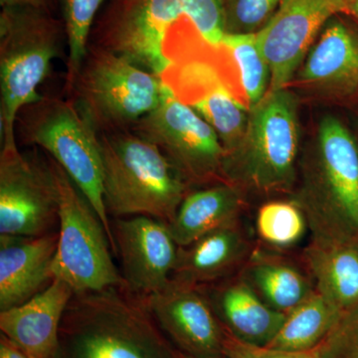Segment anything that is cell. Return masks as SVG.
<instances>
[{
    "mask_svg": "<svg viewBox=\"0 0 358 358\" xmlns=\"http://www.w3.org/2000/svg\"><path fill=\"white\" fill-rule=\"evenodd\" d=\"M162 78L128 58L89 45L68 96L96 134L128 131L159 105Z\"/></svg>",
    "mask_w": 358,
    "mask_h": 358,
    "instance_id": "cell-7",
    "label": "cell"
},
{
    "mask_svg": "<svg viewBox=\"0 0 358 358\" xmlns=\"http://www.w3.org/2000/svg\"><path fill=\"white\" fill-rule=\"evenodd\" d=\"M320 348L326 358H358V307L343 315Z\"/></svg>",
    "mask_w": 358,
    "mask_h": 358,
    "instance_id": "cell-28",
    "label": "cell"
},
{
    "mask_svg": "<svg viewBox=\"0 0 358 358\" xmlns=\"http://www.w3.org/2000/svg\"><path fill=\"white\" fill-rule=\"evenodd\" d=\"M257 245L239 274L268 306L288 313L315 292L305 266Z\"/></svg>",
    "mask_w": 358,
    "mask_h": 358,
    "instance_id": "cell-21",
    "label": "cell"
},
{
    "mask_svg": "<svg viewBox=\"0 0 358 358\" xmlns=\"http://www.w3.org/2000/svg\"><path fill=\"white\" fill-rule=\"evenodd\" d=\"M98 138L108 215L148 216L169 225L190 189L173 164L157 145L131 129Z\"/></svg>",
    "mask_w": 358,
    "mask_h": 358,
    "instance_id": "cell-5",
    "label": "cell"
},
{
    "mask_svg": "<svg viewBox=\"0 0 358 358\" xmlns=\"http://www.w3.org/2000/svg\"><path fill=\"white\" fill-rule=\"evenodd\" d=\"M131 131L157 145L189 188L225 182V150L218 134L166 84L159 105Z\"/></svg>",
    "mask_w": 358,
    "mask_h": 358,
    "instance_id": "cell-10",
    "label": "cell"
},
{
    "mask_svg": "<svg viewBox=\"0 0 358 358\" xmlns=\"http://www.w3.org/2000/svg\"><path fill=\"white\" fill-rule=\"evenodd\" d=\"M0 13V131L1 145H15L21 110L37 102V89L67 44L63 20L29 6L1 7Z\"/></svg>",
    "mask_w": 358,
    "mask_h": 358,
    "instance_id": "cell-6",
    "label": "cell"
},
{
    "mask_svg": "<svg viewBox=\"0 0 358 358\" xmlns=\"http://www.w3.org/2000/svg\"><path fill=\"white\" fill-rule=\"evenodd\" d=\"M256 246L242 221L226 226L178 247L171 279L193 286L215 284L238 274Z\"/></svg>",
    "mask_w": 358,
    "mask_h": 358,
    "instance_id": "cell-18",
    "label": "cell"
},
{
    "mask_svg": "<svg viewBox=\"0 0 358 358\" xmlns=\"http://www.w3.org/2000/svg\"><path fill=\"white\" fill-rule=\"evenodd\" d=\"M246 194L228 182L205 186L186 194L169 224L178 247H185L226 226L241 221Z\"/></svg>",
    "mask_w": 358,
    "mask_h": 358,
    "instance_id": "cell-20",
    "label": "cell"
},
{
    "mask_svg": "<svg viewBox=\"0 0 358 358\" xmlns=\"http://www.w3.org/2000/svg\"><path fill=\"white\" fill-rule=\"evenodd\" d=\"M224 357L226 358H326L320 345L306 352H287L245 343L225 329Z\"/></svg>",
    "mask_w": 358,
    "mask_h": 358,
    "instance_id": "cell-29",
    "label": "cell"
},
{
    "mask_svg": "<svg viewBox=\"0 0 358 358\" xmlns=\"http://www.w3.org/2000/svg\"><path fill=\"white\" fill-rule=\"evenodd\" d=\"M110 225L127 288L143 298L164 289L171 281L178 250L169 224L131 216L115 218Z\"/></svg>",
    "mask_w": 358,
    "mask_h": 358,
    "instance_id": "cell-14",
    "label": "cell"
},
{
    "mask_svg": "<svg viewBox=\"0 0 358 358\" xmlns=\"http://www.w3.org/2000/svg\"><path fill=\"white\" fill-rule=\"evenodd\" d=\"M289 199L307 218L310 243L358 242V148L350 129L324 115L299 162Z\"/></svg>",
    "mask_w": 358,
    "mask_h": 358,
    "instance_id": "cell-2",
    "label": "cell"
},
{
    "mask_svg": "<svg viewBox=\"0 0 358 358\" xmlns=\"http://www.w3.org/2000/svg\"><path fill=\"white\" fill-rule=\"evenodd\" d=\"M224 83L247 109L262 101L271 87V69L256 34H225L214 48Z\"/></svg>",
    "mask_w": 358,
    "mask_h": 358,
    "instance_id": "cell-22",
    "label": "cell"
},
{
    "mask_svg": "<svg viewBox=\"0 0 358 358\" xmlns=\"http://www.w3.org/2000/svg\"><path fill=\"white\" fill-rule=\"evenodd\" d=\"M57 188L48 159L23 154L17 143L0 152V235L37 237L59 221Z\"/></svg>",
    "mask_w": 358,
    "mask_h": 358,
    "instance_id": "cell-11",
    "label": "cell"
},
{
    "mask_svg": "<svg viewBox=\"0 0 358 358\" xmlns=\"http://www.w3.org/2000/svg\"><path fill=\"white\" fill-rule=\"evenodd\" d=\"M58 232L42 236L0 235V312L17 307L53 281Z\"/></svg>",
    "mask_w": 358,
    "mask_h": 358,
    "instance_id": "cell-16",
    "label": "cell"
},
{
    "mask_svg": "<svg viewBox=\"0 0 358 358\" xmlns=\"http://www.w3.org/2000/svg\"><path fill=\"white\" fill-rule=\"evenodd\" d=\"M176 352H178V350H176ZM178 358H194V357H188V355H183V353L178 352ZM220 358H226V357H220Z\"/></svg>",
    "mask_w": 358,
    "mask_h": 358,
    "instance_id": "cell-33",
    "label": "cell"
},
{
    "mask_svg": "<svg viewBox=\"0 0 358 358\" xmlns=\"http://www.w3.org/2000/svg\"><path fill=\"white\" fill-rule=\"evenodd\" d=\"M204 289L226 331L245 343L267 346L281 329L287 313L268 306L238 274Z\"/></svg>",
    "mask_w": 358,
    "mask_h": 358,
    "instance_id": "cell-19",
    "label": "cell"
},
{
    "mask_svg": "<svg viewBox=\"0 0 358 358\" xmlns=\"http://www.w3.org/2000/svg\"><path fill=\"white\" fill-rule=\"evenodd\" d=\"M0 358H32L13 343L10 339L1 334L0 338Z\"/></svg>",
    "mask_w": 358,
    "mask_h": 358,
    "instance_id": "cell-31",
    "label": "cell"
},
{
    "mask_svg": "<svg viewBox=\"0 0 358 358\" xmlns=\"http://www.w3.org/2000/svg\"><path fill=\"white\" fill-rule=\"evenodd\" d=\"M343 315L315 289L287 315L281 329L266 348L287 352L313 350L327 338Z\"/></svg>",
    "mask_w": 358,
    "mask_h": 358,
    "instance_id": "cell-24",
    "label": "cell"
},
{
    "mask_svg": "<svg viewBox=\"0 0 358 358\" xmlns=\"http://www.w3.org/2000/svg\"><path fill=\"white\" fill-rule=\"evenodd\" d=\"M74 294L67 282L54 279L29 301L0 312L1 334L32 358H54L63 315Z\"/></svg>",
    "mask_w": 358,
    "mask_h": 358,
    "instance_id": "cell-17",
    "label": "cell"
},
{
    "mask_svg": "<svg viewBox=\"0 0 358 358\" xmlns=\"http://www.w3.org/2000/svg\"><path fill=\"white\" fill-rule=\"evenodd\" d=\"M56 0H0L1 7L29 6L53 13Z\"/></svg>",
    "mask_w": 358,
    "mask_h": 358,
    "instance_id": "cell-30",
    "label": "cell"
},
{
    "mask_svg": "<svg viewBox=\"0 0 358 358\" xmlns=\"http://www.w3.org/2000/svg\"><path fill=\"white\" fill-rule=\"evenodd\" d=\"M254 229L265 248L277 252L298 246L310 231L305 213L292 199L264 202L256 212Z\"/></svg>",
    "mask_w": 358,
    "mask_h": 358,
    "instance_id": "cell-25",
    "label": "cell"
},
{
    "mask_svg": "<svg viewBox=\"0 0 358 358\" xmlns=\"http://www.w3.org/2000/svg\"><path fill=\"white\" fill-rule=\"evenodd\" d=\"M225 0H109L90 44L128 58L160 78L199 35L217 46L225 35ZM89 44V45H90Z\"/></svg>",
    "mask_w": 358,
    "mask_h": 358,
    "instance_id": "cell-1",
    "label": "cell"
},
{
    "mask_svg": "<svg viewBox=\"0 0 358 358\" xmlns=\"http://www.w3.org/2000/svg\"><path fill=\"white\" fill-rule=\"evenodd\" d=\"M303 263L317 292L343 315L358 307V242L310 243L303 250Z\"/></svg>",
    "mask_w": 358,
    "mask_h": 358,
    "instance_id": "cell-23",
    "label": "cell"
},
{
    "mask_svg": "<svg viewBox=\"0 0 358 358\" xmlns=\"http://www.w3.org/2000/svg\"><path fill=\"white\" fill-rule=\"evenodd\" d=\"M341 14L327 21L294 77L317 98L341 100L358 92V28Z\"/></svg>",
    "mask_w": 358,
    "mask_h": 358,
    "instance_id": "cell-15",
    "label": "cell"
},
{
    "mask_svg": "<svg viewBox=\"0 0 358 358\" xmlns=\"http://www.w3.org/2000/svg\"><path fill=\"white\" fill-rule=\"evenodd\" d=\"M108 0H61L62 20L67 36L68 59L64 91L69 96L87 52L92 29L101 7Z\"/></svg>",
    "mask_w": 358,
    "mask_h": 358,
    "instance_id": "cell-26",
    "label": "cell"
},
{
    "mask_svg": "<svg viewBox=\"0 0 358 358\" xmlns=\"http://www.w3.org/2000/svg\"><path fill=\"white\" fill-rule=\"evenodd\" d=\"M345 14L358 20V0H345Z\"/></svg>",
    "mask_w": 358,
    "mask_h": 358,
    "instance_id": "cell-32",
    "label": "cell"
},
{
    "mask_svg": "<svg viewBox=\"0 0 358 358\" xmlns=\"http://www.w3.org/2000/svg\"><path fill=\"white\" fill-rule=\"evenodd\" d=\"M345 9V0H282L256 34L272 75L268 91L288 88L327 21Z\"/></svg>",
    "mask_w": 358,
    "mask_h": 358,
    "instance_id": "cell-12",
    "label": "cell"
},
{
    "mask_svg": "<svg viewBox=\"0 0 358 358\" xmlns=\"http://www.w3.org/2000/svg\"><path fill=\"white\" fill-rule=\"evenodd\" d=\"M54 358H178L143 296L124 286L75 294Z\"/></svg>",
    "mask_w": 358,
    "mask_h": 358,
    "instance_id": "cell-3",
    "label": "cell"
},
{
    "mask_svg": "<svg viewBox=\"0 0 358 358\" xmlns=\"http://www.w3.org/2000/svg\"><path fill=\"white\" fill-rule=\"evenodd\" d=\"M145 301L178 352L194 358L224 357L225 329L201 286L171 279Z\"/></svg>",
    "mask_w": 358,
    "mask_h": 358,
    "instance_id": "cell-13",
    "label": "cell"
},
{
    "mask_svg": "<svg viewBox=\"0 0 358 358\" xmlns=\"http://www.w3.org/2000/svg\"><path fill=\"white\" fill-rule=\"evenodd\" d=\"M46 157L59 200L58 244L52 264L54 279L67 282L75 294L124 286L98 213L64 169L50 155Z\"/></svg>",
    "mask_w": 358,
    "mask_h": 358,
    "instance_id": "cell-9",
    "label": "cell"
},
{
    "mask_svg": "<svg viewBox=\"0 0 358 358\" xmlns=\"http://www.w3.org/2000/svg\"><path fill=\"white\" fill-rule=\"evenodd\" d=\"M23 138L50 155L80 188L105 226L112 251L115 243L103 192V162L98 134L70 99L42 96L21 110Z\"/></svg>",
    "mask_w": 358,
    "mask_h": 358,
    "instance_id": "cell-8",
    "label": "cell"
},
{
    "mask_svg": "<svg viewBox=\"0 0 358 358\" xmlns=\"http://www.w3.org/2000/svg\"><path fill=\"white\" fill-rule=\"evenodd\" d=\"M282 0H225V34H257L274 17Z\"/></svg>",
    "mask_w": 358,
    "mask_h": 358,
    "instance_id": "cell-27",
    "label": "cell"
},
{
    "mask_svg": "<svg viewBox=\"0 0 358 358\" xmlns=\"http://www.w3.org/2000/svg\"><path fill=\"white\" fill-rule=\"evenodd\" d=\"M299 103L288 87L268 91L250 110L243 138L224 155L225 182L237 186L246 196L293 192L300 162Z\"/></svg>",
    "mask_w": 358,
    "mask_h": 358,
    "instance_id": "cell-4",
    "label": "cell"
}]
</instances>
